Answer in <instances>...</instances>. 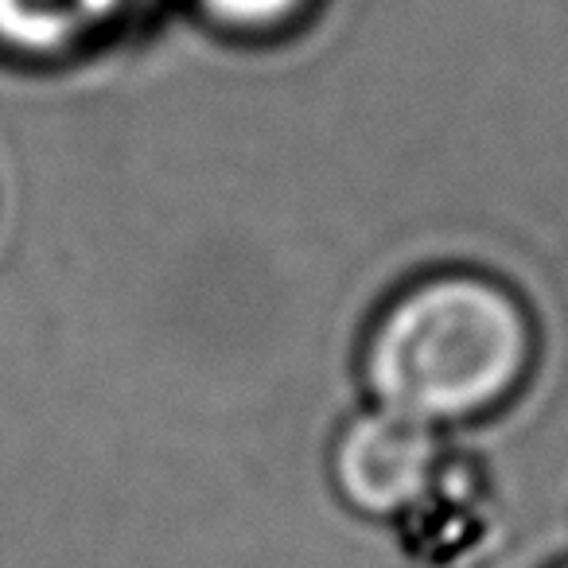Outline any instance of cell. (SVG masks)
Returning a JSON list of instances; mask_svg holds the SVG:
<instances>
[{
  "label": "cell",
  "instance_id": "7a4b0ae2",
  "mask_svg": "<svg viewBox=\"0 0 568 568\" xmlns=\"http://www.w3.org/2000/svg\"><path fill=\"white\" fill-rule=\"evenodd\" d=\"M332 479L343 503L366 518L397 521L420 514L448 479L444 433L389 409H366L332 448Z\"/></svg>",
  "mask_w": 568,
  "mask_h": 568
},
{
  "label": "cell",
  "instance_id": "3957f363",
  "mask_svg": "<svg viewBox=\"0 0 568 568\" xmlns=\"http://www.w3.org/2000/svg\"><path fill=\"white\" fill-rule=\"evenodd\" d=\"M125 0H0V36L17 48L51 51L79 40Z\"/></svg>",
  "mask_w": 568,
  "mask_h": 568
},
{
  "label": "cell",
  "instance_id": "5b68a950",
  "mask_svg": "<svg viewBox=\"0 0 568 568\" xmlns=\"http://www.w3.org/2000/svg\"><path fill=\"white\" fill-rule=\"evenodd\" d=\"M565 568H568V565H565Z\"/></svg>",
  "mask_w": 568,
  "mask_h": 568
},
{
  "label": "cell",
  "instance_id": "277c9868",
  "mask_svg": "<svg viewBox=\"0 0 568 568\" xmlns=\"http://www.w3.org/2000/svg\"><path fill=\"white\" fill-rule=\"evenodd\" d=\"M296 4L301 0H206V9L230 24H273V20L288 17Z\"/></svg>",
  "mask_w": 568,
  "mask_h": 568
},
{
  "label": "cell",
  "instance_id": "6da1fadb",
  "mask_svg": "<svg viewBox=\"0 0 568 568\" xmlns=\"http://www.w3.org/2000/svg\"><path fill=\"white\" fill-rule=\"evenodd\" d=\"M526 304L479 273H440L405 288L371 327L363 378L374 405L420 425H467L503 409L534 366Z\"/></svg>",
  "mask_w": 568,
  "mask_h": 568
}]
</instances>
